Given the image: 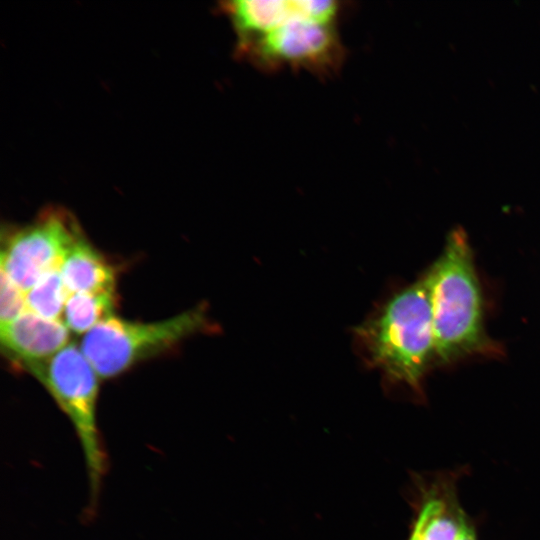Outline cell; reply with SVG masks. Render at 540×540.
Instances as JSON below:
<instances>
[{
	"mask_svg": "<svg viewBox=\"0 0 540 540\" xmlns=\"http://www.w3.org/2000/svg\"><path fill=\"white\" fill-rule=\"evenodd\" d=\"M365 362L386 380L421 393L435 355L430 287L426 275L404 288L355 330Z\"/></svg>",
	"mask_w": 540,
	"mask_h": 540,
	"instance_id": "cell-1",
	"label": "cell"
},
{
	"mask_svg": "<svg viewBox=\"0 0 540 540\" xmlns=\"http://www.w3.org/2000/svg\"><path fill=\"white\" fill-rule=\"evenodd\" d=\"M425 275L430 287L436 357L450 362L494 351L484 333L479 283L462 230L449 235L442 254Z\"/></svg>",
	"mask_w": 540,
	"mask_h": 540,
	"instance_id": "cell-2",
	"label": "cell"
},
{
	"mask_svg": "<svg viewBox=\"0 0 540 540\" xmlns=\"http://www.w3.org/2000/svg\"><path fill=\"white\" fill-rule=\"evenodd\" d=\"M210 327L202 306L152 322L127 320L113 314L83 335L79 348L99 378L109 379L174 349L186 338Z\"/></svg>",
	"mask_w": 540,
	"mask_h": 540,
	"instance_id": "cell-3",
	"label": "cell"
},
{
	"mask_svg": "<svg viewBox=\"0 0 540 540\" xmlns=\"http://www.w3.org/2000/svg\"><path fill=\"white\" fill-rule=\"evenodd\" d=\"M49 394L72 423L87 467L90 506L98 497L106 469L97 426L99 376L79 345L69 343L46 361L26 369Z\"/></svg>",
	"mask_w": 540,
	"mask_h": 540,
	"instance_id": "cell-4",
	"label": "cell"
},
{
	"mask_svg": "<svg viewBox=\"0 0 540 540\" xmlns=\"http://www.w3.org/2000/svg\"><path fill=\"white\" fill-rule=\"evenodd\" d=\"M236 51L263 70L303 69L321 76L335 73L344 59L336 23L306 20L287 23Z\"/></svg>",
	"mask_w": 540,
	"mask_h": 540,
	"instance_id": "cell-5",
	"label": "cell"
},
{
	"mask_svg": "<svg viewBox=\"0 0 540 540\" xmlns=\"http://www.w3.org/2000/svg\"><path fill=\"white\" fill-rule=\"evenodd\" d=\"M81 228L60 208H48L31 223L9 231L1 252L0 270L25 293L62 259Z\"/></svg>",
	"mask_w": 540,
	"mask_h": 540,
	"instance_id": "cell-6",
	"label": "cell"
},
{
	"mask_svg": "<svg viewBox=\"0 0 540 540\" xmlns=\"http://www.w3.org/2000/svg\"><path fill=\"white\" fill-rule=\"evenodd\" d=\"M237 37L236 47L297 20L336 23L338 1L235 0L221 3Z\"/></svg>",
	"mask_w": 540,
	"mask_h": 540,
	"instance_id": "cell-7",
	"label": "cell"
},
{
	"mask_svg": "<svg viewBox=\"0 0 540 540\" xmlns=\"http://www.w3.org/2000/svg\"><path fill=\"white\" fill-rule=\"evenodd\" d=\"M62 320L44 318L29 310L12 321L0 323L2 350L22 369L48 360L70 343Z\"/></svg>",
	"mask_w": 540,
	"mask_h": 540,
	"instance_id": "cell-8",
	"label": "cell"
},
{
	"mask_svg": "<svg viewBox=\"0 0 540 540\" xmlns=\"http://www.w3.org/2000/svg\"><path fill=\"white\" fill-rule=\"evenodd\" d=\"M60 271L69 293L115 290L114 267L89 242L82 230L67 249Z\"/></svg>",
	"mask_w": 540,
	"mask_h": 540,
	"instance_id": "cell-9",
	"label": "cell"
},
{
	"mask_svg": "<svg viewBox=\"0 0 540 540\" xmlns=\"http://www.w3.org/2000/svg\"><path fill=\"white\" fill-rule=\"evenodd\" d=\"M115 304L114 292H71L64 305L62 321L69 331L83 336L113 315Z\"/></svg>",
	"mask_w": 540,
	"mask_h": 540,
	"instance_id": "cell-10",
	"label": "cell"
},
{
	"mask_svg": "<svg viewBox=\"0 0 540 540\" xmlns=\"http://www.w3.org/2000/svg\"><path fill=\"white\" fill-rule=\"evenodd\" d=\"M68 294L60 267L55 268L25 293L27 309L44 318L62 320Z\"/></svg>",
	"mask_w": 540,
	"mask_h": 540,
	"instance_id": "cell-11",
	"label": "cell"
},
{
	"mask_svg": "<svg viewBox=\"0 0 540 540\" xmlns=\"http://www.w3.org/2000/svg\"><path fill=\"white\" fill-rule=\"evenodd\" d=\"M27 310L25 292L0 270V323L12 321Z\"/></svg>",
	"mask_w": 540,
	"mask_h": 540,
	"instance_id": "cell-12",
	"label": "cell"
},
{
	"mask_svg": "<svg viewBox=\"0 0 540 540\" xmlns=\"http://www.w3.org/2000/svg\"><path fill=\"white\" fill-rule=\"evenodd\" d=\"M409 540H414V539L410 536Z\"/></svg>",
	"mask_w": 540,
	"mask_h": 540,
	"instance_id": "cell-13",
	"label": "cell"
}]
</instances>
